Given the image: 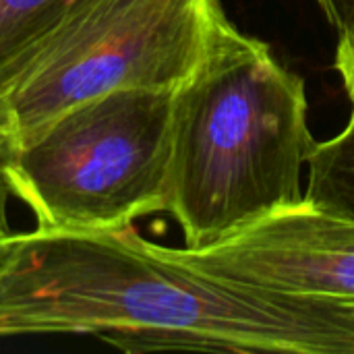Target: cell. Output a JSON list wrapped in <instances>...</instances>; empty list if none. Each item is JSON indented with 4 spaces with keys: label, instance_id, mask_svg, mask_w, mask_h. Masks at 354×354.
I'll list each match as a JSON object with an SVG mask.
<instances>
[{
    "label": "cell",
    "instance_id": "277c9868",
    "mask_svg": "<svg viewBox=\"0 0 354 354\" xmlns=\"http://www.w3.org/2000/svg\"><path fill=\"white\" fill-rule=\"evenodd\" d=\"M220 0H75L8 104L12 141L114 89H174L199 64Z\"/></svg>",
    "mask_w": 354,
    "mask_h": 354
},
{
    "label": "cell",
    "instance_id": "5b68a950",
    "mask_svg": "<svg viewBox=\"0 0 354 354\" xmlns=\"http://www.w3.org/2000/svg\"><path fill=\"white\" fill-rule=\"evenodd\" d=\"M174 253L209 276L286 299L354 307V218L309 201L201 249Z\"/></svg>",
    "mask_w": 354,
    "mask_h": 354
},
{
    "label": "cell",
    "instance_id": "8fae6325",
    "mask_svg": "<svg viewBox=\"0 0 354 354\" xmlns=\"http://www.w3.org/2000/svg\"><path fill=\"white\" fill-rule=\"evenodd\" d=\"M12 236V234H10ZM10 236L6 239H0V268L4 266L6 257H8V251H10Z\"/></svg>",
    "mask_w": 354,
    "mask_h": 354
},
{
    "label": "cell",
    "instance_id": "3957f363",
    "mask_svg": "<svg viewBox=\"0 0 354 354\" xmlns=\"http://www.w3.org/2000/svg\"><path fill=\"white\" fill-rule=\"evenodd\" d=\"M172 89H114L12 141L6 178L41 230H114L166 212Z\"/></svg>",
    "mask_w": 354,
    "mask_h": 354
},
{
    "label": "cell",
    "instance_id": "30bf717a",
    "mask_svg": "<svg viewBox=\"0 0 354 354\" xmlns=\"http://www.w3.org/2000/svg\"><path fill=\"white\" fill-rule=\"evenodd\" d=\"M317 4L338 33L354 25V0H317Z\"/></svg>",
    "mask_w": 354,
    "mask_h": 354
},
{
    "label": "cell",
    "instance_id": "52a82bcc",
    "mask_svg": "<svg viewBox=\"0 0 354 354\" xmlns=\"http://www.w3.org/2000/svg\"><path fill=\"white\" fill-rule=\"evenodd\" d=\"M307 168L305 197L354 218V106L344 129L315 145Z\"/></svg>",
    "mask_w": 354,
    "mask_h": 354
},
{
    "label": "cell",
    "instance_id": "ba28073f",
    "mask_svg": "<svg viewBox=\"0 0 354 354\" xmlns=\"http://www.w3.org/2000/svg\"><path fill=\"white\" fill-rule=\"evenodd\" d=\"M12 137L8 127H0V239H6L12 234L8 224V201L12 199V191L6 178V160L10 153Z\"/></svg>",
    "mask_w": 354,
    "mask_h": 354
},
{
    "label": "cell",
    "instance_id": "6da1fadb",
    "mask_svg": "<svg viewBox=\"0 0 354 354\" xmlns=\"http://www.w3.org/2000/svg\"><path fill=\"white\" fill-rule=\"evenodd\" d=\"M81 334L122 353L354 354V307L247 288L114 230L12 232L0 338Z\"/></svg>",
    "mask_w": 354,
    "mask_h": 354
},
{
    "label": "cell",
    "instance_id": "9c48e42d",
    "mask_svg": "<svg viewBox=\"0 0 354 354\" xmlns=\"http://www.w3.org/2000/svg\"><path fill=\"white\" fill-rule=\"evenodd\" d=\"M340 41L336 48V60L334 66L340 73L342 85L346 89V95L354 106V25L346 31L338 33Z\"/></svg>",
    "mask_w": 354,
    "mask_h": 354
},
{
    "label": "cell",
    "instance_id": "7a4b0ae2",
    "mask_svg": "<svg viewBox=\"0 0 354 354\" xmlns=\"http://www.w3.org/2000/svg\"><path fill=\"white\" fill-rule=\"evenodd\" d=\"M315 145L305 81L222 8L199 64L172 89L166 212L185 247L303 201Z\"/></svg>",
    "mask_w": 354,
    "mask_h": 354
},
{
    "label": "cell",
    "instance_id": "8992f818",
    "mask_svg": "<svg viewBox=\"0 0 354 354\" xmlns=\"http://www.w3.org/2000/svg\"><path fill=\"white\" fill-rule=\"evenodd\" d=\"M75 0H0V127L8 104L44 56Z\"/></svg>",
    "mask_w": 354,
    "mask_h": 354
}]
</instances>
